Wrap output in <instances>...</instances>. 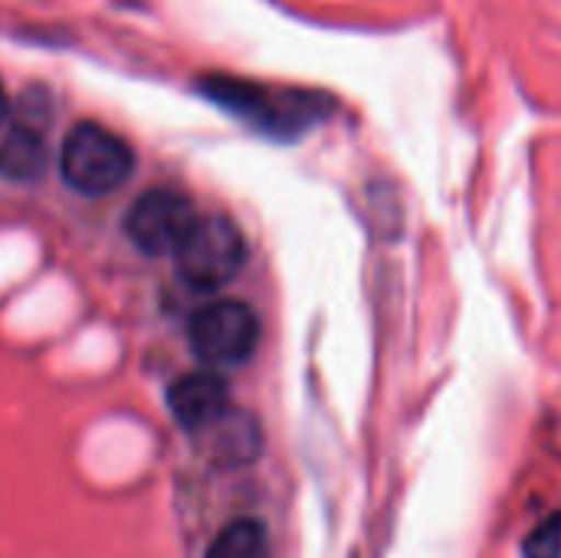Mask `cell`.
<instances>
[{
  "label": "cell",
  "mask_w": 561,
  "mask_h": 558,
  "mask_svg": "<svg viewBox=\"0 0 561 558\" xmlns=\"http://www.w3.org/2000/svg\"><path fill=\"white\" fill-rule=\"evenodd\" d=\"M260 316L240 299L207 303L191 316L187 339L207 365H243L260 345Z\"/></svg>",
  "instance_id": "3957f363"
},
{
  "label": "cell",
  "mask_w": 561,
  "mask_h": 558,
  "mask_svg": "<svg viewBox=\"0 0 561 558\" xmlns=\"http://www.w3.org/2000/svg\"><path fill=\"white\" fill-rule=\"evenodd\" d=\"M7 115V92H3V82H0V118Z\"/></svg>",
  "instance_id": "8fae6325"
},
{
  "label": "cell",
  "mask_w": 561,
  "mask_h": 558,
  "mask_svg": "<svg viewBox=\"0 0 561 558\" xmlns=\"http://www.w3.org/2000/svg\"><path fill=\"white\" fill-rule=\"evenodd\" d=\"M59 168H62V178L69 181V187L95 197V194H108L128 181V174L135 168V155H131L128 141H122L112 128H105L99 122H79L76 128H69V135L62 141Z\"/></svg>",
  "instance_id": "7a4b0ae2"
},
{
  "label": "cell",
  "mask_w": 561,
  "mask_h": 558,
  "mask_svg": "<svg viewBox=\"0 0 561 558\" xmlns=\"http://www.w3.org/2000/svg\"><path fill=\"white\" fill-rule=\"evenodd\" d=\"M46 141L30 125H13L0 138V178L7 181H36L46 171Z\"/></svg>",
  "instance_id": "52a82bcc"
},
{
  "label": "cell",
  "mask_w": 561,
  "mask_h": 558,
  "mask_svg": "<svg viewBox=\"0 0 561 558\" xmlns=\"http://www.w3.org/2000/svg\"><path fill=\"white\" fill-rule=\"evenodd\" d=\"M178 276L201 293L227 286L247 263V240L240 227L224 214H207L194 220L187 237L174 250Z\"/></svg>",
  "instance_id": "6da1fadb"
},
{
  "label": "cell",
  "mask_w": 561,
  "mask_h": 558,
  "mask_svg": "<svg viewBox=\"0 0 561 558\" xmlns=\"http://www.w3.org/2000/svg\"><path fill=\"white\" fill-rule=\"evenodd\" d=\"M194 201L178 187L145 191L125 214V234L141 253H174L194 227Z\"/></svg>",
  "instance_id": "5b68a950"
},
{
  "label": "cell",
  "mask_w": 561,
  "mask_h": 558,
  "mask_svg": "<svg viewBox=\"0 0 561 558\" xmlns=\"http://www.w3.org/2000/svg\"><path fill=\"white\" fill-rule=\"evenodd\" d=\"M214 454L220 464H230V467H243L250 464L256 454H260V428L250 414H240V411H227L214 428Z\"/></svg>",
  "instance_id": "ba28073f"
},
{
  "label": "cell",
  "mask_w": 561,
  "mask_h": 558,
  "mask_svg": "<svg viewBox=\"0 0 561 558\" xmlns=\"http://www.w3.org/2000/svg\"><path fill=\"white\" fill-rule=\"evenodd\" d=\"M168 408L184 431H210L230 411V388L217 372H191L168 388Z\"/></svg>",
  "instance_id": "8992f818"
},
{
  "label": "cell",
  "mask_w": 561,
  "mask_h": 558,
  "mask_svg": "<svg viewBox=\"0 0 561 558\" xmlns=\"http://www.w3.org/2000/svg\"><path fill=\"white\" fill-rule=\"evenodd\" d=\"M204 92H210L220 105H227V112H237L266 132H302L319 115V105L306 102L302 92L266 89L243 79H210Z\"/></svg>",
  "instance_id": "277c9868"
},
{
  "label": "cell",
  "mask_w": 561,
  "mask_h": 558,
  "mask_svg": "<svg viewBox=\"0 0 561 558\" xmlns=\"http://www.w3.org/2000/svg\"><path fill=\"white\" fill-rule=\"evenodd\" d=\"M526 558H561V513H552L546 523H539L526 543H523Z\"/></svg>",
  "instance_id": "30bf717a"
},
{
  "label": "cell",
  "mask_w": 561,
  "mask_h": 558,
  "mask_svg": "<svg viewBox=\"0 0 561 558\" xmlns=\"http://www.w3.org/2000/svg\"><path fill=\"white\" fill-rule=\"evenodd\" d=\"M207 558H270L266 526L256 520H237L210 543Z\"/></svg>",
  "instance_id": "9c48e42d"
}]
</instances>
